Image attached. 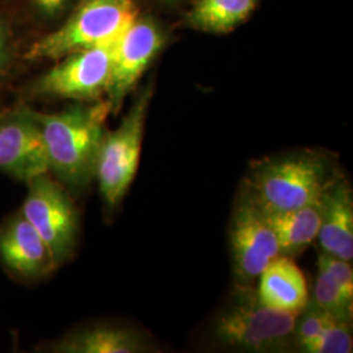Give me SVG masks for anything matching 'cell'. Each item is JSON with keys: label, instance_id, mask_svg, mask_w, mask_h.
I'll return each mask as SVG.
<instances>
[{"label": "cell", "instance_id": "obj_1", "mask_svg": "<svg viewBox=\"0 0 353 353\" xmlns=\"http://www.w3.org/2000/svg\"><path fill=\"white\" fill-rule=\"evenodd\" d=\"M109 114L110 103L102 99L76 102L54 113L33 110L45 141L49 172L65 189L81 192L94 181Z\"/></svg>", "mask_w": 353, "mask_h": 353}, {"label": "cell", "instance_id": "obj_20", "mask_svg": "<svg viewBox=\"0 0 353 353\" xmlns=\"http://www.w3.org/2000/svg\"><path fill=\"white\" fill-rule=\"evenodd\" d=\"M39 12L48 17H57L68 7L71 0H32Z\"/></svg>", "mask_w": 353, "mask_h": 353}, {"label": "cell", "instance_id": "obj_13", "mask_svg": "<svg viewBox=\"0 0 353 353\" xmlns=\"http://www.w3.org/2000/svg\"><path fill=\"white\" fill-rule=\"evenodd\" d=\"M258 280V299L268 307L299 316L310 299L303 271L290 256H276Z\"/></svg>", "mask_w": 353, "mask_h": 353}, {"label": "cell", "instance_id": "obj_3", "mask_svg": "<svg viewBox=\"0 0 353 353\" xmlns=\"http://www.w3.org/2000/svg\"><path fill=\"white\" fill-rule=\"evenodd\" d=\"M297 316L265 306L252 285L236 284L214 336L221 345L243 352H283L293 348Z\"/></svg>", "mask_w": 353, "mask_h": 353}, {"label": "cell", "instance_id": "obj_12", "mask_svg": "<svg viewBox=\"0 0 353 353\" xmlns=\"http://www.w3.org/2000/svg\"><path fill=\"white\" fill-rule=\"evenodd\" d=\"M318 242L325 254L352 262L353 191L341 173L321 195Z\"/></svg>", "mask_w": 353, "mask_h": 353}, {"label": "cell", "instance_id": "obj_5", "mask_svg": "<svg viewBox=\"0 0 353 353\" xmlns=\"http://www.w3.org/2000/svg\"><path fill=\"white\" fill-rule=\"evenodd\" d=\"M152 92V84L141 89L119 126L102 138L94 179L108 208L123 201L137 174Z\"/></svg>", "mask_w": 353, "mask_h": 353}, {"label": "cell", "instance_id": "obj_21", "mask_svg": "<svg viewBox=\"0 0 353 353\" xmlns=\"http://www.w3.org/2000/svg\"><path fill=\"white\" fill-rule=\"evenodd\" d=\"M10 57V33L8 28L0 21V74L3 72Z\"/></svg>", "mask_w": 353, "mask_h": 353}, {"label": "cell", "instance_id": "obj_7", "mask_svg": "<svg viewBox=\"0 0 353 353\" xmlns=\"http://www.w3.org/2000/svg\"><path fill=\"white\" fill-rule=\"evenodd\" d=\"M117 41L74 51L58 59V63L38 77L34 92L59 100H100L110 83Z\"/></svg>", "mask_w": 353, "mask_h": 353}, {"label": "cell", "instance_id": "obj_8", "mask_svg": "<svg viewBox=\"0 0 353 353\" xmlns=\"http://www.w3.org/2000/svg\"><path fill=\"white\" fill-rule=\"evenodd\" d=\"M229 243L237 284L252 285L280 255L278 241L265 212L242 190L232 212Z\"/></svg>", "mask_w": 353, "mask_h": 353}, {"label": "cell", "instance_id": "obj_18", "mask_svg": "<svg viewBox=\"0 0 353 353\" xmlns=\"http://www.w3.org/2000/svg\"><path fill=\"white\" fill-rule=\"evenodd\" d=\"M352 348V322L335 319L314 339L306 343L300 351L306 353H351Z\"/></svg>", "mask_w": 353, "mask_h": 353}, {"label": "cell", "instance_id": "obj_14", "mask_svg": "<svg viewBox=\"0 0 353 353\" xmlns=\"http://www.w3.org/2000/svg\"><path fill=\"white\" fill-rule=\"evenodd\" d=\"M55 353H141L151 351L145 338L132 328L97 325L80 328L49 347Z\"/></svg>", "mask_w": 353, "mask_h": 353}, {"label": "cell", "instance_id": "obj_9", "mask_svg": "<svg viewBox=\"0 0 353 353\" xmlns=\"http://www.w3.org/2000/svg\"><path fill=\"white\" fill-rule=\"evenodd\" d=\"M164 30L150 17H138L118 38L114 49L110 83L106 100L112 114H117L135 88L140 77L164 48Z\"/></svg>", "mask_w": 353, "mask_h": 353}, {"label": "cell", "instance_id": "obj_10", "mask_svg": "<svg viewBox=\"0 0 353 353\" xmlns=\"http://www.w3.org/2000/svg\"><path fill=\"white\" fill-rule=\"evenodd\" d=\"M0 173L23 182L49 173L42 132L28 106L0 117Z\"/></svg>", "mask_w": 353, "mask_h": 353}, {"label": "cell", "instance_id": "obj_4", "mask_svg": "<svg viewBox=\"0 0 353 353\" xmlns=\"http://www.w3.org/2000/svg\"><path fill=\"white\" fill-rule=\"evenodd\" d=\"M139 17L135 0H83L62 26L34 41L28 61H58L74 51L113 42Z\"/></svg>", "mask_w": 353, "mask_h": 353}, {"label": "cell", "instance_id": "obj_16", "mask_svg": "<svg viewBox=\"0 0 353 353\" xmlns=\"http://www.w3.org/2000/svg\"><path fill=\"white\" fill-rule=\"evenodd\" d=\"M256 0H199L188 16V24L208 33H228L242 24Z\"/></svg>", "mask_w": 353, "mask_h": 353}, {"label": "cell", "instance_id": "obj_6", "mask_svg": "<svg viewBox=\"0 0 353 353\" xmlns=\"http://www.w3.org/2000/svg\"><path fill=\"white\" fill-rule=\"evenodd\" d=\"M28 192L21 214L48 245L55 265H63L74 254L79 237V214L63 185L48 176L26 182Z\"/></svg>", "mask_w": 353, "mask_h": 353}, {"label": "cell", "instance_id": "obj_2", "mask_svg": "<svg viewBox=\"0 0 353 353\" xmlns=\"http://www.w3.org/2000/svg\"><path fill=\"white\" fill-rule=\"evenodd\" d=\"M339 174L327 153L296 151L252 163L242 191L265 214L316 202Z\"/></svg>", "mask_w": 353, "mask_h": 353}, {"label": "cell", "instance_id": "obj_19", "mask_svg": "<svg viewBox=\"0 0 353 353\" xmlns=\"http://www.w3.org/2000/svg\"><path fill=\"white\" fill-rule=\"evenodd\" d=\"M318 267L323 268L341 290L353 299V270L351 262L321 252L318 256Z\"/></svg>", "mask_w": 353, "mask_h": 353}, {"label": "cell", "instance_id": "obj_11", "mask_svg": "<svg viewBox=\"0 0 353 353\" xmlns=\"http://www.w3.org/2000/svg\"><path fill=\"white\" fill-rule=\"evenodd\" d=\"M0 263L23 280L45 278L57 268L50 249L21 212L0 225Z\"/></svg>", "mask_w": 353, "mask_h": 353}, {"label": "cell", "instance_id": "obj_15", "mask_svg": "<svg viewBox=\"0 0 353 353\" xmlns=\"http://www.w3.org/2000/svg\"><path fill=\"white\" fill-rule=\"evenodd\" d=\"M319 199L290 211L265 212L278 241L280 255L294 258L316 240L321 223Z\"/></svg>", "mask_w": 353, "mask_h": 353}, {"label": "cell", "instance_id": "obj_17", "mask_svg": "<svg viewBox=\"0 0 353 353\" xmlns=\"http://www.w3.org/2000/svg\"><path fill=\"white\" fill-rule=\"evenodd\" d=\"M312 300L331 316L352 322L353 299L348 297L341 287L330 278L327 272L318 267Z\"/></svg>", "mask_w": 353, "mask_h": 353}, {"label": "cell", "instance_id": "obj_22", "mask_svg": "<svg viewBox=\"0 0 353 353\" xmlns=\"http://www.w3.org/2000/svg\"><path fill=\"white\" fill-rule=\"evenodd\" d=\"M164 1H176V0H164Z\"/></svg>", "mask_w": 353, "mask_h": 353}]
</instances>
